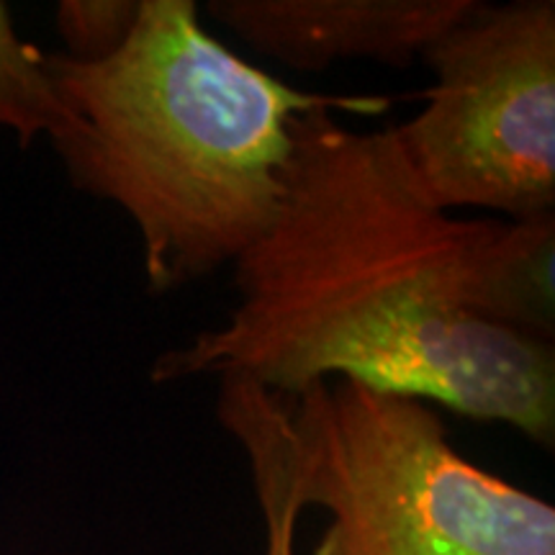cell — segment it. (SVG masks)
<instances>
[{"mask_svg":"<svg viewBox=\"0 0 555 555\" xmlns=\"http://www.w3.org/2000/svg\"><path fill=\"white\" fill-rule=\"evenodd\" d=\"M273 224L232 266L237 304L152 363V384L245 378L283 399L322 380L555 442V217L429 204L391 127L296 116Z\"/></svg>","mask_w":555,"mask_h":555,"instance_id":"6da1fadb","label":"cell"},{"mask_svg":"<svg viewBox=\"0 0 555 555\" xmlns=\"http://www.w3.org/2000/svg\"><path fill=\"white\" fill-rule=\"evenodd\" d=\"M75 116L54 139L80 191L137 227L152 296L234 266L273 224L286 191L296 116L384 114L380 95L288 86L221 44L193 0H142L111 57L44 54Z\"/></svg>","mask_w":555,"mask_h":555,"instance_id":"7a4b0ae2","label":"cell"},{"mask_svg":"<svg viewBox=\"0 0 555 555\" xmlns=\"http://www.w3.org/2000/svg\"><path fill=\"white\" fill-rule=\"evenodd\" d=\"M288 422L298 499L330 515L311 555H555V506L457 453L427 401L322 380Z\"/></svg>","mask_w":555,"mask_h":555,"instance_id":"3957f363","label":"cell"},{"mask_svg":"<svg viewBox=\"0 0 555 555\" xmlns=\"http://www.w3.org/2000/svg\"><path fill=\"white\" fill-rule=\"evenodd\" d=\"M425 108L391 127L416 189L442 211L555 217V3H483L422 54Z\"/></svg>","mask_w":555,"mask_h":555,"instance_id":"277c9868","label":"cell"},{"mask_svg":"<svg viewBox=\"0 0 555 555\" xmlns=\"http://www.w3.org/2000/svg\"><path fill=\"white\" fill-rule=\"evenodd\" d=\"M476 0H208L211 18L298 73L347 60L409 67Z\"/></svg>","mask_w":555,"mask_h":555,"instance_id":"5b68a950","label":"cell"},{"mask_svg":"<svg viewBox=\"0 0 555 555\" xmlns=\"http://www.w3.org/2000/svg\"><path fill=\"white\" fill-rule=\"evenodd\" d=\"M217 416L247 455L266 530L262 555H296V530L304 504L291 463L286 404L258 386L237 384L219 393Z\"/></svg>","mask_w":555,"mask_h":555,"instance_id":"8992f818","label":"cell"},{"mask_svg":"<svg viewBox=\"0 0 555 555\" xmlns=\"http://www.w3.org/2000/svg\"><path fill=\"white\" fill-rule=\"evenodd\" d=\"M75 116L62 103L44 52L18 39L9 5L0 3V127L18 134L21 147L39 134L52 142L73 129Z\"/></svg>","mask_w":555,"mask_h":555,"instance_id":"52a82bcc","label":"cell"},{"mask_svg":"<svg viewBox=\"0 0 555 555\" xmlns=\"http://www.w3.org/2000/svg\"><path fill=\"white\" fill-rule=\"evenodd\" d=\"M142 0H65L60 3L57 26L75 62L111 57L134 31Z\"/></svg>","mask_w":555,"mask_h":555,"instance_id":"ba28073f","label":"cell"}]
</instances>
